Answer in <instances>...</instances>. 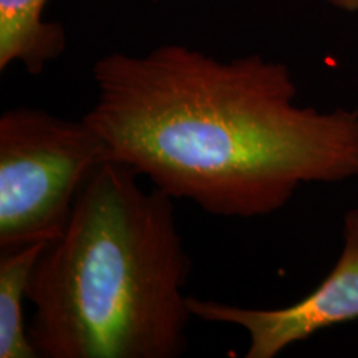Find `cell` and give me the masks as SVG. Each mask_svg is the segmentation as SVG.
I'll return each mask as SVG.
<instances>
[{"instance_id": "1", "label": "cell", "mask_w": 358, "mask_h": 358, "mask_svg": "<svg viewBox=\"0 0 358 358\" xmlns=\"http://www.w3.org/2000/svg\"><path fill=\"white\" fill-rule=\"evenodd\" d=\"M83 120L108 159L213 216L279 211L303 182L358 178V110L294 103L290 70L250 53L219 60L181 43L93 65Z\"/></svg>"}, {"instance_id": "2", "label": "cell", "mask_w": 358, "mask_h": 358, "mask_svg": "<svg viewBox=\"0 0 358 358\" xmlns=\"http://www.w3.org/2000/svg\"><path fill=\"white\" fill-rule=\"evenodd\" d=\"M115 161L85 182L65 231L30 275L38 358H176L192 315V261L174 199Z\"/></svg>"}, {"instance_id": "3", "label": "cell", "mask_w": 358, "mask_h": 358, "mask_svg": "<svg viewBox=\"0 0 358 358\" xmlns=\"http://www.w3.org/2000/svg\"><path fill=\"white\" fill-rule=\"evenodd\" d=\"M108 150L82 118L71 122L34 106L0 116V250L52 243Z\"/></svg>"}, {"instance_id": "4", "label": "cell", "mask_w": 358, "mask_h": 358, "mask_svg": "<svg viewBox=\"0 0 358 358\" xmlns=\"http://www.w3.org/2000/svg\"><path fill=\"white\" fill-rule=\"evenodd\" d=\"M342 256L307 297L282 308H250L189 297L192 315L248 332L245 358H275L280 352L329 327L358 319V209L345 216Z\"/></svg>"}, {"instance_id": "5", "label": "cell", "mask_w": 358, "mask_h": 358, "mask_svg": "<svg viewBox=\"0 0 358 358\" xmlns=\"http://www.w3.org/2000/svg\"><path fill=\"white\" fill-rule=\"evenodd\" d=\"M48 0H0V71L13 64L30 75L64 55V25L45 19Z\"/></svg>"}, {"instance_id": "6", "label": "cell", "mask_w": 358, "mask_h": 358, "mask_svg": "<svg viewBox=\"0 0 358 358\" xmlns=\"http://www.w3.org/2000/svg\"><path fill=\"white\" fill-rule=\"evenodd\" d=\"M50 243H35L0 257V358H38L24 320L30 275Z\"/></svg>"}, {"instance_id": "7", "label": "cell", "mask_w": 358, "mask_h": 358, "mask_svg": "<svg viewBox=\"0 0 358 358\" xmlns=\"http://www.w3.org/2000/svg\"><path fill=\"white\" fill-rule=\"evenodd\" d=\"M327 3L345 12H358V0H325Z\"/></svg>"}]
</instances>
